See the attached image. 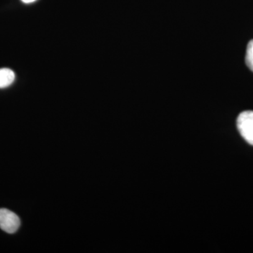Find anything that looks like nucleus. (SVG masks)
Instances as JSON below:
<instances>
[{
    "instance_id": "obj_4",
    "label": "nucleus",
    "mask_w": 253,
    "mask_h": 253,
    "mask_svg": "<svg viewBox=\"0 0 253 253\" xmlns=\"http://www.w3.org/2000/svg\"><path fill=\"white\" fill-rule=\"evenodd\" d=\"M246 63L248 67L253 72V40L249 42L246 55Z\"/></svg>"
},
{
    "instance_id": "obj_1",
    "label": "nucleus",
    "mask_w": 253,
    "mask_h": 253,
    "mask_svg": "<svg viewBox=\"0 0 253 253\" xmlns=\"http://www.w3.org/2000/svg\"><path fill=\"white\" fill-rule=\"evenodd\" d=\"M237 127L245 140L253 146V111L240 113L237 118Z\"/></svg>"
},
{
    "instance_id": "obj_2",
    "label": "nucleus",
    "mask_w": 253,
    "mask_h": 253,
    "mask_svg": "<svg viewBox=\"0 0 253 253\" xmlns=\"http://www.w3.org/2000/svg\"><path fill=\"white\" fill-rule=\"evenodd\" d=\"M19 218L15 214L7 209H0V228L5 232L9 234H14L19 228Z\"/></svg>"
},
{
    "instance_id": "obj_3",
    "label": "nucleus",
    "mask_w": 253,
    "mask_h": 253,
    "mask_svg": "<svg viewBox=\"0 0 253 253\" xmlns=\"http://www.w3.org/2000/svg\"><path fill=\"white\" fill-rule=\"evenodd\" d=\"M15 73L9 68L0 69V88L7 87L14 83Z\"/></svg>"
},
{
    "instance_id": "obj_5",
    "label": "nucleus",
    "mask_w": 253,
    "mask_h": 253,
    "mask_svg": "<svg viewBox=\"0 0 253 253\" xmlns=\"http://www.w3.org/2000/svg\"><path fill=\"white\" fill-rule=\"evenodd\" d=\"M23 3H26V4H30V3L34 2L36 0H21Z\"/></svg>"
}]
</instances>
